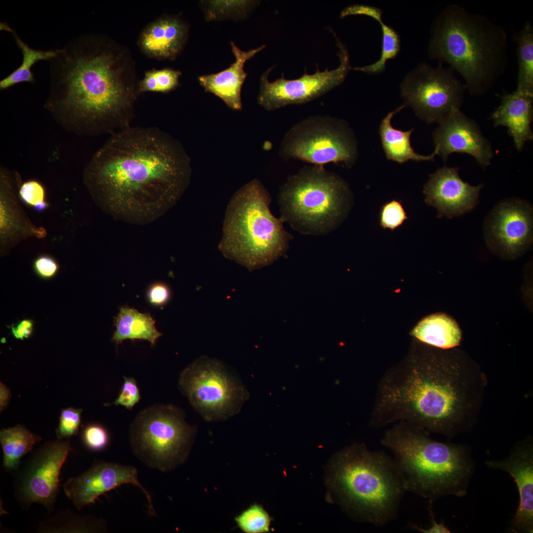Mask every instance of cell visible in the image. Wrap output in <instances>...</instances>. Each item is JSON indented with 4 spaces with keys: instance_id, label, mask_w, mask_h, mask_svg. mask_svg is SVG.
<instances>
[{
    "instance_id": "1",
    "label": "cell",
    "mask_w": 533,
    "mask_h": 533,
    "mask_svg": "<svg viewBox=\"0 0 533 533\" xmlns=\"http://www.w3.org/2000/svg\"><path fill=\"white\" fill-rule=\"evenodd\" d=\"M190 159L181 143L156 127L129 126L111 134L85 168L97 205L116 220L150 223L188 188Z\"/></svg>"
},
{
    "instance_id": "2",
    "label": "cell",
    "mask_w": 533,
    "mask_h": 533,
    "mask_svg": "<svg viewBox=\"0 0 533 533\" xmlns=\"http://www.w3.org/2000/svg\"><path fill=\"white\" fill-rule=\"evenodd\" d=\"M50 62L44 107L61 126L95 136L130 126L139 81L125 46L104 35L84 34L61 48Z\"/></svg>"
},
{
    "instance_id": "3",
    "label": "cell",
    "mask_w": 533,
    "mask_h": 533,
    "mask_svg": "<svg viewBox=\"0 0 533 533\" xmlns=\"http://www.w3.org/2000/svg\"><path fill=\"white\" fill-rule=\"evenodd\" d=\"M486 385L483 372L464 359L415 352L380 380L370 424L405 421L453 438L473 428Z\"/></svg>"
},
{
    "instance_id": "4",
    "label": "cell",
    "mask_w": 533,
    "mask_h": 533,
    "mask_svg": "<svg viewBox=\"0 0 533 533\" xmlns=\"http://www.w3.org/2000/svg\"><path fill=\"white\" fill-rule=\"evenodd\" d=\"M428 55L458 73L471 95H480L506 71L507 35L487 17L451 4L433 21Z\"/></svg>"
},
{
    "instance_id": "5",
    "label": "cell",
    "mask_w": 533,
    "mask_h": 533,
    "mask_svg": "<svg viewBox=\"0 0 533 533\" xmlns=\"http://www.w3.org/2000/svg\"><path fill=\"white\" fill-rule=\"evenodd\" d=\"M327 499L358 521L383 526L396 519L406 492L392 458L354 443L336 453L326 474Z\"/></svg>"
},
{
    "instance_id": "6",
    "label": "cell",
    "mask_w": 533,
    "mask_h": 533,
    "mask_svg": "<svg viewBox=\"0 0 533 533\" xmlns=\"http://www.w3.org/2000/svg\"><path fill=\"white\" fill-rule=\"evenodd\" d=\"M414 424L399 421L381 443L393 459L406 491L432 501L446 495L463 497L476 469L468 446L437 441Z\"/></svg>"
},
{
    "instance_id": "7",
    "label": "cell",
    "mask_w": 533,
    "mask_h": 533,
    "mask_svg": "<svg viewBox=\"0 0 533 533\" xmlns=\"http://www.w3.org/2000/svg\"><path fill=\"white\" fill-rule=\"evenodd\" d=\"M270 201L268 191L255 179L236 191L226 211L219 249L250 271L283 256L292 239L283 228L284 219L270 212Z\"/></svg>"
},
{
    "instance_id": "8",
    "label": "cell",
    "mask_w": 533,
    "mask_h": 533,
    "mask_svg": "<svg viewBox=\"0 0 533 533\" xmlns=\"http://www.w3.org/2000/svg\"><path fill=\"white\" fill-rule=\"evenodd\" d=\"M351 193L339 176L324 166L302 168L281 187L278 203L282 217L296 230L323 235L336 228L346 217Z\"/></svg>"
},
{
    "instance_id": "9",
    "label": "cell",
    "mask_w": 533,
    "mask_h": 533,
    "mask_svg": "<svg viewBox=\"0 0 533 533\" xmlns=\"http://www.w3.org/2000/svg\"><path fill=\"white\" fill-rule=\"evenodd\" d=\"M194 432L181 408L154 404L140 411L132 420L129 443L132 453L144 465L166 472L186 459Z\"/></svg>"
},
{
    "instance_id": "10",
    "label": "cell",
    "mask_w": 533,
    "mask_h": 533,
    "mask_svg": "<svg viewBox=\"0 0 533 533\" xmlns=\"http://www.w3.org/2000/svg\"><path fill=\"white\" fill-rule=\"evenodd\" d=\"M178 387L195 411L208 421L235 416L249 397L234 372L220 360L205 355L181 372Z\"/></svg>"
},
{
    "instance_id": "11",
    "label": "cell",
    "mask_w": 533,
    "mask_h": 533,
    "mask_svg": "<svg viewBox=\"0 0 533 533\" xmlns=\"http://www.w3.org/2000/svg\"><path fill=\"white\" fill-rule=\"evenodd\" d=\"M280 156L322 166L342 163L352 166L357 157V145L348 125L329 116L307 117L293 126L281 143Z\"/></svg>"
},
{
    "instance_id": "12",
    "label": "cell",
    "mask_w": 533,
    "mask_h": 533,
    "mask_svg": "<svg viewBox=\"0 0 533 533\" xmlns=\"http://www.w3.org/2000/svg\"><path fill=\"white\" fill-rule=\"evenodd\" d=\"M464 84L450 67L419 65L405 76L400 86L405 105L428 123H440L463 102Z\"/></svg>"
},
{
    "instance_id": "13",
    "label": "cell",
    "mask_w": 533,
    "mask_h": 533,
    "mask_svg": "<svg viewBox=\"0 0 533 533\" xmlns=\"http://www.w3.org/2000/svg\"><path fill=\"white\" fill-rule=\"evenodd\" d=\"M71 450L69 441L47 442L36 450L16 472L14 496L22 507L33 503L43 505L50 513L57 499L60 470Z\"/></svg>"
},
{
    "instance_id": "14",
    "label": "cell",
    "mask_w": 533,
    "mask_h": 533,
    "mask_svg": "<svg viewBox=\"0 0 533 533\" xmlns=\"http://www.w3.org/2000/svg\"><path fill=\"white\" fill-rule=\"evenodd\" d=\"M339 48L340 64L329 71L321 72L317 65L316 72L311 75L306 73L295 79H287L282 73L280 78L273 82L268 79L272 67L266 70L260 79L259 104L267 111H273L286 106L309 102L329 92L341 84L352 68L346 47L335 36Z\"/></svg>"
},
{
    "instance_id": "15",
    "label": "cell",
    "mask_w": 533,
    "mask_h": 533,
    "mask_svg": "<svg viewBox=\"0 0 533 533\" xmlns=\"http://www.w3.org/2000/svg\"><path fill=\"white\" fill-rule=\"evenodd\" d=\"M484 232L486 245L492 252L506 258L522 254L533 243L532 205L518 198L500 201L486 218Z\"/></svg>"
},
{
    "instance_id": "16",
    "label": "cell",
    "mask_w": 533,
    "mask_h": 533,
    "mask_svg": "<svg viewBox=\"0 0 533 533\" xmlns=\"http://www.w3.org/2000/svg\"><path fill=\"white\" fill-rule=\"evenodd\" d=\"M138 474L134 466L99 461L81 475L69 478L63 489L66 496L80 510L94 503L101 495L122 485L131 484L142 491L148 500L149 513L155 515L151 495L139 482Z\"/></svg>"
},
{
    "instance_id": "17",
    "label": "cell",
    "mask_w": 533,
    "mask_h": 533,
    "mask_svg": "<svg viewBox=\"0 0 533 533\" xmlns=\"http://www.w3.org/2000/svg\"><path fill=\"white\" fill-rule=\"evenodd\" d=\"M433 139L434 150L445 161L451 153L458 152L474 157L483 169L491 163L493 156L491 145L475 121L460 109L453 111L439 123Z\"/></svg>"
},
{
    "instance_id": "18",
    "label": "cell",
    "mask_w": 533,
    "mask_h": 533,
    "mask_svg": "<svg viewBox=\"0 0 533 533\" xmlns=\"http://www.w3.org/2000/svg\"><path fill=\"white\" fill-rule=\"evenodd\" d=\"M21 178L17 172L0 169V253L7 255L22 241L31 237H45L47 231L30 220L18 200Z\"/></svg>"
},
{
    "instance_id": "19",
    "label": "cell",
    "mask_w": 533,
    "mask_h": 533,
    "mask_svg": "<svg viewBox=\"0 0 533 533\" xmlns=\"http://www.w3.org/2000/svg\"><path fill=\"white\" fill-rule=\"evenodd\" d=\"M489 468L508 473L514 479L519 503L510 529L514 533L533 532V444L527 438L515 444L509 456L502 460H488Z\"/></svg>"
},
{
    "instance_id": "20",
    "label": "cell",
    "mask_w": 533,
    "mask_h": 533,
    "mask_svg": "<svg viewBox=\"0 0 533 533\" xmlns=\"http://www.w3.org/2000/svg\"><path fill=\"white\" fill-rule=\"evenodd\" d=\"M458 171L457 167L441 168L430 175L424 186L425 202L437 210L439 217L461 216L478 203L483 185L472 186L464 182Z\"/></svg>"
},
{
    "instance_id": "21",
    "label": "cell",
    "mask_w": 533,
    "mask_h": 533,
    "mask_svg": "<svg viewBox=\"0 0 533 533\" xmlns=\"http://www.w3.org/2000/svg\"><path fill=\"white\" fill-rule=\"evenodd\" d=\"M188 35L189 26L180 17L164 15L144 28L137 45L150 58L173 60L184 49Z\"/></svg>"
},
{
    "instance_id": "22",
    "label": "cell",
    "mask_w": 533,
    "mask_h": 533,
    "mask_svg": "<svg viewBox=\"0 0 533 533\" xmlns=\"http://www.w3.org/2000/svg\"><path fill=\"white\" fill-rule=\"evenodd\" d=\"M230 43L235 58L234 62L219 73L199 76L198 80L206 92L219 97L231 109L240 110L242 106L241 88L247 75L243 69L244 64L263 49L265 45L244 51L233 41Z\"/></svg>"
},
{
    "instance_id": "23",
    "label": "cell",
    "mask_w": 533,
    "mask_h": 533,
    "mask_svg": "<svg viewBox=\"0 0 533 533\" xmlns=\"http://www.w3.org/2000/svg\"><path fill=\"white\" fill-rule=\"evenodd\" d=\"M500 97L501 102L492 113L491 118L495 126L502 125L508 128V133L519 152L527 142L533 140L531 128L533 95L516 90Z\"/></svg>"
},
{
    "instance_id": "24",
    "label": "cell",
    "mask_w": 533,
    "mask_h": 533,
    "mask_svg": "<svg viewBox=\"0 0 533 533\" xmlns=\"http://www.w3.org/2000/svg\"><path fill=\"white\" fill-rule=\"evenodd\" d=\"M404 107L405 105H402L389 112L380 124V137L387 158L399 163L409 160L416 161L433 160L437 154L436 151L430 155H423L416 153L411 147L410 136L413 129L403 131L392 126L391 121L393 115Z\"/></svg>"
},
{
    "instance_id": "25",
    "label": "cell",
    "mask_w": 533,
    "mask_h": 533,
    "mask_svg": "<svg viewBox=\"0 0 533 533\" xmlns=\"http://www.w3.org/2000/svg\"><path fill=\"white\" fill-rule=\"evenodd\" d=\"M412 334L423 343L443 349L456 347L461 339L457 323L443 313L424 318L416 326Z\"/></svg>"
},
{
    "instance_id": "26",
    "label": "cell",
    "mask_w": 533,
    "mask_h": 533,
    "mask_svg": "<svg viewBox=\"0 0 533 533\" xmlns=\"http://www.w3.org/2000/svg\"><path fill=\"white\" fill-rule=\"evenodd\" d=\"M356 15H366L378 21L382 31V47L380 58L377 62L370 65L353 68L352 69L370 74L381 73L385 68L386 61L395 58L399 53L400 49L399 36L392 28L383 23L381 10L374 6L362 4L349 5L341 11L340 17L343 18Z\"/></svg>"
},
{
    "instance_id": "27",
    "label": "cell",
    "mask_w": 533,
    "mask_h": 533,
    "mask_svg": "<svg viewBox=\"0 0 533 533\" xmlns=\"http://www.w3.org/2000/svg\"><path fill=\"white\" fill-rule=\"evenodd\" d=\"M115 330L111 340L117 346L123 340H144L155 344L161 334L155 327V321L148 313H141L126 306H122L114 321Z\"/></svg>"
},
{
    "instance_id": "28",
    "label": "cell",
    "mask_w": 533,
    "mask_h": 533,
    "mask_svg": "<svg viewBox=\"0 0 533 533\" xmlns=\"http://www.w3.org/2000/svg\"><path fill=\"white\" fill-rule=\"evenodd\" d=\"M41 438L24 426L3 428L0 431V442L3 453V467L8 471H15L21 458L29 452Z\"/></svg>"
},
{
    "instance_id": "29",
    "label": "cell",
    "mask_w": 533,
    "mask_h": 533,
    "mask_svg": "<svg viewBox=\"0 0 533 533\" xmlns=\"http://www.w3.org/2000/svg\"><path fill=\"white\" fill-rule=\"evenodd\" d=\"M4 30L10 32L13 34L15 41L22 52V61L18 68L0 81V89L6 90L20 83L35 82L32 67L39 61H51L57 56L60 49L43 50L33 48L21 39L8 25L5 26Z\"/></svg>"
},
{
    "instance_id": "30",
    "label": "cell",
    "mask_w": 533,
    "mask_h": 533,
    "mask_svg": "<svg viewBox=\"0 0 533 533\" xmlns=\"http://www.w3.org/2000/svg\"><path fill=\"white\" fill-rule=\"evenodd\" d=\"M107 530L106 524L92 516H81L70 510H62L50 518L38 523V533H102Z\"/></svg>"
},
{
    "instance_id": "31",
    "label": "cell",
    "mask_w": 533,
    "mask_h": 533,
    "mask_svg": "<svg viewBox=\"0 0 533 533\" xmlns=\"http://www.w3.org/2000/svg\"><path fill=\"white\" fill-rule=\"evenodd\" d=\"M518 63L516 90L533 95V27L526 21L514 35Z\"/></svg>"
},
{
    "instance_id": "32",
    "label": "cell",
    "mask_w": 533,
    "mask_h": 533,
    "mask_svg": "<svg viewBox=\"0 0 533 533\" xmlns=\"http://www.w3.org/2000/svg\"><path fill=\"white\" fill-rule=\"evenodd\" d=\"M181 75L180 71L169 68L149 70L145 73L143 78L139 81V93L170 92L179 85Z\"/></svg>"
},
{
    "instance_id": "33",
    "label": "cell",
    "mask_w": 533,
    "mask_h": 533,
    "mask_svg": "<svg viewBox=\"0 0 533 533\" xmlns=\"http://www.w3.org/2000/svg\"><path fill=\"white\" fill-rule=\"evenodd\" d=\"M206 18L208 20H220L230 17H245L255 7L256 1L213 0L205 1Z\"/></svg>"
},
{
    "instance_id": "34",
    "label": "cell",
    "mask_w": 533,
    "mask_h": 533,
    "mask_svg": "<svg viewBox=\"0 0 533 533\" xmlns=\"http://www.w3.org/2000/svg\"><path fill=\"white\" fill-rule=\"evenodd\" d=\"M240 529L247 533H263L269 531L271 519L259 504H254L235 518Z\"/></svg>"
},
{
    "instance_id": "35",
    "label": "cell",
    "mask_w": 533,
    "mask_h": 533,
    "mask_svg": "<svg viewBox=\"0 0 533 533\" xmlns=\"http://www.w3.org/2000/svg\"><path fill=\"white\" fill-rule=\"evenodd\" d=\"M18 194L24 204L37 212H41L48 206L45 189L37 180H30L21 184Z\"/></svg>"
},
{
    "instance_id": "36",
    "label": "cell",
    "mask_w": 533,
    "mask_h": 533,
    "mask_svg": "<svg viewBox=\"0 0 533 533\" xmlns=\"http://www.w3.org/2000/svg\"><path fill=\"white\" fill-rule=\"evenodd\" d=\"M408 219L401 202L392 200L384 203L380 212V224L384 229L393 230Z\"/></svg>"
},
{
    "instance_id": "37",
    "label": "cell",
    "mask_w": 533,
    "mask_h": 533,
    "mask_svg": "<svg viewBox=\"0 0 533 533\" xmlns=\"http://www.w3.org/2000/svg\"><path fill=\"white\" fill-rule=\"evenodd\" d=\"M82 411L81 409L72 407L62 410L56 431L58 439H69L76 435L80 424Z\"/></svg>"
},
{
    "instance_id": "38",
    "label": "cell",
    "mask_w": 533,
    "mask_h": 533,
    "mask_svg": "<svg viewBox=\"0 0 533 533\" xmlns=\"http://www.w3.org/2000/svg\"><path fill=\"white\" fill-rule=\"evenodd\" d=\"M82 440L89 450L99 452L104 450L109 443V435L102 425L92 423L86 425L82 433Z\"/></svg>"
},
{
    "instance_id": "39",
    "label": "cell",
    "mask_w": 533,
    "mask_h": 533,
    "mask_svg": "<svg viewBox=\"0 0 533 533\" xmlns=\"http://www.w3.org/2000/svg\"><path fill=\"white\" fill-rule=\"evenodd\" d=\"M124 382L121 391L115 400L112 403H106L104 406L121 405L131 410L140 401L141 395L137 381L134 378L123 377Z\"/></svg>"
},
{
    "instance_id": "40",
    "label": "cell",
    "mask_w": 533,
    "mask_h": 533,
    "mask_svg": "<svg viewBox=\"0 0 533 533\" xmlns=\"http://www.w3.org/2000/svg\"><path fill=\"white\" fill-rule=\"evenodd\" d=\"M33 268L34 272L39 278L49 280L57 275L60 266L54 257L47 254H41L34 260Z\"/></svg>"
},
{
    "instance_id": "41",
    "label": "cell",
    "mask_w": 533,
    "mask_h": 533,
    "mask_svg": "<svg viewBox=\"0 0 533 533\" xmlns=\"http://www.w3.org/2000/svg\"><path fill=\"white\" fill-rule=\"evenodd\" d=\"M150 302L155 305L159 306L166 303L170 298V291L164 284L156 283L152 285L148 292Z\"/></svg>"
},
{
    "instance_id": "42",
    "label": "cell",
    "mask_w": 533,
    "mask_h": 533,
    "mask_svg": "<svg viewBox=\"0 0 533 533\" xmlns=\"http://www.w3.org/2000/svg\"><path fill=\"white\" fill-rule=\"evenodd\" d=\"M34 322L31 319H24L10 325L12 335L17 340L29 338L34 332Z\"/></svg>"
},
{
    "instance_id": "43",
    "label": "cell",
    "mask_w": 533,
    "mask_h": 533,
    "mask_svg": "<svg viewBox=\"0 0 533 533\" xmlns=\"http://www.w3.org/2000/svg\"><path fill=\"white\" fill-rule=\"evenodd\" d=\"M433 502V501L431 500H429V504L428 506V510L429 512L430 516L431 517L432 525H431V526L428 529H423L422 528L419 527L416 524L409 523L408 527L424 533H451L450 530L445 525L444 521H442L440 523H438L436 521L432 510Z\"/></svg>"
},
{
    "instance_id": "44",
    "label": "cell",
    "mask_w": 533,
    "mask_h": 533,
    "mask_svg": "<svg viewBox=\"0 0 533 533\" xmlns=\"http://www.w3.org/2000/svg\"><path fill=\"white\" fill-rule=\"evenodd\" d=\"M11 393L10 390L4 384L0 382V410L3 411L7 406L10 398Z\"/></svg>"
}]
</instances>
